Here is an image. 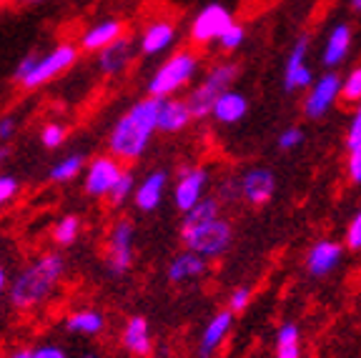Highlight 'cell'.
Listing matches in <instances>:
<instances>
[{"label": "cell", "mask_w": 361, "mask_h": 358, "mask_svg": "<svg viewBox=\"0 0 361 358\" xmlns=\"http://www.w3.org/2000/svg\"><path fill=\"white\" fill-rule=\"evenodd\" d=\"M161 101L164 98H143L138 101L128 113L118 118V123L113 125L108 146H111V156L118 161L133 163L146 153L151 146L153 130L158 128V111H161Z\"/></svg>", "instance_id": "6da1fadb"}, {"label": "cell", "mask_w": 361, "mask_h": 358, "mask_svg": "<svg viewBox=\"0 0 361 358\" xmlns=\"http://www.w3.org/2000/svg\"><path fill=\"white\" fill-rule=\"evenodd\" d=\"M63 273H66V261L58 253H45L38 261L18 273V278L11 283L8 298L16 308L20 311H33L40 303H45L53 296L56 285L61 283Z\"/></svg>", "instance_id": "7a4b0ae2"}, {"label": "cell", "mask_w": 361, "mask_h": 358, "mask_svg": "<svg viewBox=\"0 0 361 358\" xmlns=\"http://www.w3.org/2000/svg\"><path fill=\"white\" fill-rule=\"evenodd\" d=\"M180 241L186 251L209 258H221L233 243V228L226 218H214L198 226H186L180 228Z\"/></svg>", "instance_id": "3957f363"}, {"label": "cell", "mask_w": 361, "mask_h": 358, "mask_svg": "<svg viewBox=\"0 0 361 358\" xmlns=\"http://www.w3.org/2000/svg\"><path fill=\"white\" fill-rule=\"evenodd\" d=\"M236 75H238V66L233 61L219 63V66L211 68L209 73H206V78H203L186 98L193 118L211 116L216 101H219L226 90H231V83L236 80Z\"/></svg>", "instance_id": "277c9868"}, {"label": "cell", "mask_w": 361, "mask_h": 358, "mask_svg": "<svg viewBox=\"0 0 361 358\" xmlns=\"http://www.w3.org/2000/svg\"><path fill=\"white\" fill-rule=\"evenodd\" d=\"M198 73V56L191 51H180L173 58L164 63L153 73L151 83H148V95L153 98H169L176 90L191 83V78Z\"/></svg>", "instance_id": "5b68a950"}, {"label": "cell", "mask_w": 361, "mask_h": 358, "mask_svg": "<svg viewBox=\"0 0 361 358\" xmlns=\"http://www.w3.org/2000/svg\"><path fill=\"white\" fill-rule=\"evenodd\" d=\"M133 221L121 218L113 223L111 235H108L106 264L113 276H123L133 266Z\"/></svg>", "instance_id": "8992f818"}, {"label": "cell", "mask_w": 361, "mask_h": 358, "mask_svg": "<svg viewBox=\"0 0 361 358\" xmlns=\"http://www.w3.org/2000/svg\"><path fill=\"white\" fill-rule=\"evenodd\" d=\"M233 16L231 11L221 3H209L206 8L198 11V16L193 18L191 23V40L198 45L214 43V40H221V35L233 25Z\"/></svg>", "instance_id": "52a82bcc"}, {"label": "cell", "mask_w": 361, "mask_h": 358, "mask_svg": "<svg viewBox=\"0 0 361 358\" xmlns=\"http://www.w3.org/2000/svg\"><path fill=\"white\" fill-rule=\"evenodd\" d=\"M341 83L344 78L334 70L324 73L319 80H314V85L309 88V95L304 98V113L311 121H319L334 108V103L341 98Z\"/></svg>", "instance_id": "ba28073f"}, {"label": "cell", "mask_w": 361, "mask_h": 358, "mask_svg": "<svg viewBox=\"0 0 361 358\" xmlns=\"http://www.w3.org/2000/svg\"><path fill=\"white\" fill-rule=\"evenodd\" d=\"M75 58H78V53H75L73 45L63 43V45H58V48H53L51 53L40 56L38 66L33 68V73L23 80V88L35 90V88H40V85H45L48 80H53L56 75H61L63 70H68V68L73 66Z\"/></svg>", "instance_id": "9c48e42d"}, {"label": "cell", "mask_w": 361, "mask_h": 358, "mask_svg": "<svg viewBox=\"0 0 361 358\" xmlns=\"http://www.w3.org/2000/svg\"><path fill=\"white\" fill-rule=\"evenodd\" d=\"M206 188H209V171L201 166H186L180 168L178 180L173 188V203L180 213H188L193 206L206 198Z\"/></svg>", "instance_id": "30bf717a"}, {"label": "cell", "mask_w": 361, "mask_h": 358, "mask_svg": "<svg viewBox=\"0 0 361 358\" xmlns=\"http://www.w3.org/2000/svg\"><path fill=\"white\" fill-rule=\"evenodd\" d=\"M306 58H309V38L301 35L293 43L286 66H283V90L286 93H296V90H306L314 85V70H311Z\"/></svg>", "instance_id": "8fae6325"}, {"label": "cell", "mask_w": 361, "mask_h": 358, "mask_svg": "<svg viewBox=\"0 0 361 358\" xmlns=\"http://www.w3.org/2000/svg\"><path fill=\"white\" fill-rule=\"evenodd\" d=\"M276 193V175L271 168H251L241 175V198L248 206H266Z\"/></svg>", "instance_id": "7c38bea8"}, {"label": "cell", "mask_w": 361, "mask_h": 358, "mask_svg": "<svg viewBox=\"0 0 361 358\" xmlns=\"http://www.w3.org/2000/svg\"><path fill=\"white\" fill-rule=\"evenodd\" d=\"M121 173V161H116L113 156H103L96 158V161L88 166V173H85V190H88L90 196H108L113 190V185L118 183Z\"/></svg>", "instance_id": "4fadbf2b"}, {"label": "cell", "mask_w": 361, "mask_h": 358, "mask_svg": "<svg viewBox=\"0 0 361 358\" xmlns=\"http://www.w3.org/2000/svg\"><path fill=\"white\" fill-rule=\"evenodd\" d=\"M344 261V246L336 241H319L311 246V251L306 253V268L316 278H324V276L334 273V271L341 266Z\"/></svg>", "instance_id": "5bb4252c"}, {"label": "cell", "mask_w": 361, "mask_h": 358, "mask_svg": "<svg viewBox=\"0 0 361 358\" xmlns=\"http://www.w3.org/2000/svg\"><path fill=\"white\" fill-rule=\"evenodd\" d=\"M121 343L130 356L148 358L153 353V338H151V326L143 316H130L123 326L121 333Z\"/></svg>", "instance_id": "9a60e30c"}, {"label": "cell", "mask_w": 361, "mask_h": 358, "mask_svg": "<svg viewBox=\"0 0 361 358\" xmlns=\"http://www.w3.org/2000/svg\"><path fill=\"white\" fill-rule=\"evenodd\" d=\"M135 56V43L128 35H121L116 43H111L108 48H103L98 53V68L103 75H121L128 68V63Z\"/></svg>", "instance_id": "2e32d148"}, {"label": "cell", "mask_w": 361, "mask_h": 358, "mask_svg": "<svg viewBox=\"0 0 361 358\" xmlns=\"http://www.w3.org/2000/svg\"><path fill=\"white\" fill-rule=\"evenodd\" d=\"M351 40H354V30H351L349 23L334 25L326 43H324V53H322V63L329 70H334V68H338L346 61V56H349V51H351Z\"/></svg>", "instance_id": "e0dca14e"}, {"label": "cell", "mask_w": 361, "mask_h": 358, "mask_svg": "<svg viewBox=\"0 0 361 358\" xmlns=\"http://www.w3.org/2000/svg\"><path fill=\"white\" fill-rule=\"evenodd\" d=\"M166 185H169V173L166 171H151V173L143 178V183L135 188V208L143 213H151L161 206L166 193Z\"/></svg>", "instance_id": "ac0fdd59"}, {"label": "cell", "mask_w": 361, "mask_h": 358, "mask_svg": "<svg viewBox=\"0 0 361 358\" xmlns=\"http://www.w3.org/2000/svg\"><path fill=\"white\" fill-rule=\"evenodd\" d=\"M193 121V113L188 108V101L180 98H164L161 111H158V130L164 133H178Z\"/></svg>", "instance_id": "d6986e66"}, {"label": "cell", "mask_w": 361, "mask_h": 358, "mask_svg": "<svg viewBox=\"0 0 361 358\" xmlns=\"http://www.w3.org/2000/svg\"><path fill=\"white\" fill-rule=\"evenodd\" d=\"M231 326H233L231 311H221V314H216L214 319L209 321V326L203 328L201 341H198V353H201V358H211L219 351V346L224 343V338L228 336Z\"/></svg>", "instance_id": "ffe728a7"}, {"label": "cell", "mask_w": 361, "mask_h": 358, "mask_svg": "<svg viewBox=\"0 0 361 358\" xmlns=\"http://www.w3.org/2000/svg\"><path fill=\"white\" fill-rule=\"evenodd\" d=\"M209 271V261L203 256H196V253L186 251V253H178L169 264V276L171 283H188V280H196L201 278L203 273Z\"/></svg>", "instance_id": "44dd1931"}, {"label": "cell", "mask_w": 361, "mask_h": 358, "mask_svg": "<svg viewBox=\"0 0 361 358\" xmlns=\"http://www.w3.org/2000/svg\"><path fill=\"white\" fill-rule=\"evenodd\" d=\"M176 40V25L171 20H156L151 23L141 35V53L143 56H158L169 51Z\"/></svg>", "instance_id": "7402d4cb"}, {"label": "cell", "mask_w": 361, "mask_h": 358, "mask_svg": "<svg viewBox=\"0 0 361 358\" xmlns=\"http://www.w3.org/2000/svg\"><path fill=\"white\" fill-rule=\"evenodd\" d=\"M246 113H248V98L246 95L238 93V90H226L219 101H216L211 116H214V121H219V123L233 125V123H238V121H243Z\"/></svg>", "instance_id": "603a6c76"}, {"label": "cell", "mask_w": 361, "mask_h": 358, "mask_svg": "<svg viewBox=\"0 0 361 358\" xmlns=\"http://www.w3.org/2000/svg\"><path fill=\"white\" fill-rule=\"evenodd\" d=\"M121 35H123V23L103 20V23H98V25H93V28L83 35L80 45H83V51H103V48H108L111 43H116Z\"/></svg>", "instance_id": "cb8c5ba5"}, {"label": "cell", "mask_w": 361, "mask_h": 358, "mask_svg": "<svg viewBox=\"0 0 361 358\" xmlns=\"http://www.w3.org/2000/svg\"><path fill=\"white\" fill-rule=\"evenodd\" d=\"M66 328L71 333H83V336H98L103 328H106V319H103L101 311H93V308H83V311H73V314L66 319Z\"/></svg>", "instance_id": "d4e9b609"}, {"label": "cell", "mask_w": 361, "mask_h": 358, "mask_svg": "<svg viewBox=\"0 0 361 358\" xmlns=\"http://www.w3.org/2000/svg\"><path fill=\"white\" fill-rule=\"evenodd\" d=\"M276 358H301V333L291 321H286L276 333Z\"/></svg>", "instance_id": "484cf974"}, {"label": "cell", "mask_w": 361, "mask_h": 358, "mask_svg": "<svg viewBox=\"0 0 361 358\" xmlns=\"http://www.w3.org/2000/svg\"><path fill=\"white\" fill-rule=\"evenodd\" d=\"M214 218H221V201L214 196H206L198 206H193L191 211L186 213V218L180 221V228L206 223V221H214Z\"/></svg>", "instance_id": "4316f807"}, {"label": "cell", "mask_w": 361, "mask_h": 358, "mask_svg": "<svg viewBox=\"0 0 361 358\" xmlns=\"http://www.w3.org/2000/svg\"><path fill=\"white\" fill-rule=\"evenodd\" d=\"M80 168H83V156L80 153H71V156H66L61 163H56L51 168V180L68 183V180H73L80 173Z\"/></svg>", "instance_id": "83f0119b"}, {"label": "cell", "mask_w": 361, "mask_h": 358, "mask_svg": "<svg viewBox=\"0 0 361 358\" xmlns=\"http://www.w3.org/2000/svg\"><path fill=\"white\" fill-rule=\"evenodd\" d=\"M78 230H80L78 216H66V218L58 221L56 228H53V241H56L58 246H71V243H75V238H78Z\"/></svg>", "instance_id": "f1b7e54d"}, {"label": "cell", "mask_w": 361, "mask_h": 358, "mask_svg": "<svg viewBox=\"0 0 361 358\" xmlns=\"http://www.w3.org/2000/svg\"><path fill=\"white\" fill-rule=\"evenodd\" d=\"M130 196H135V180H133V173H130V171H123L118 183L113 185V190L108 193V201H111L113 206H121V203H126Z\"/></svg>", "instance_id": "f546056e"}, {"label": "cell", "mask_w": 361, "mask_h": 358, "mask_svg": "<svg viewBox=\"0 0 361 358\" xmlns=\"http://www.w3.org/2000/svg\"><path fill=\"white\" fill-rule=\"evenodd\" d=\"M341 98L346 103H361V66L351 68L349 73L344 75V83H341Z\"/></svg>", "instance_id": "4dcf8cb0"}, {"label": "cell", "mask_w": 361, "mask_h": 358, "mask_svg": "<svg viewBox=\"0 0 361 358\" xmlns=\"http://www.w3.org/2000/svg\"><path fill=\"white\" fill-rule=\"evenodd\" d=\"M243 40H246V28H243L241 23H233L231 28H228L224 35H221L219 45L224 48L226 53H231V51H238V48H241Z\"/></svg>", "instance_id": "1f68e13d"}, {"label": "cell", "mask_w": 361, "mask_h": 358, "mask_svg": "<svg viewBox=\"0 0 361 358\" xmlns=\"http://www.w3.org/2000/svg\"><path fill=\"white\" fill-rule=\"evenodd\" d=\"M301 143H304V130L299 128V125H291V128L281 130L279 133V140H276V146L279 151H293V148H299Z\"/></svg>", "instance_id": "d6a6232c"}, {"label": "cell", "mask_w": 361, "mask_h": 358, "mask_svg": "<svg viewBox=\"0 0 361 358\" xmlns=\"http://www.w3.org/2000/svg\"><path fill=\"white\" fill-rule=\"evenodd\" d=\"M251 288L248 285H238V288H233L231 296H228V311L231 314H241V311H246V306L251 303Z\"/></svg>", "instance_id": "836d02e7"}, {"label": "cell", "mask_w": 361, "mask_h": 358, "mask_svg": "<svg viewBox=\"0 0 361 358\" xmlns=\"http://www.w3.org/2000/svg\"><path fill=\"white\" fill-rule=\"evenodd\" d=\"M344 246L349 248V251H361V208L356 211V216L351 218L349 228H346Z\"/></svg>", "instance_id": "e575fe53"}, {"label": "cell", "mask_w": 361, "mask_h": 358, "mask_svg": "<svg viewBox=\"0 0 361 358\" xmlns=\"http://www.w3.org/2000/svg\"><path fill=\"white\" fill-rule=\"evenodd\" d=\"M361 146V103L356 106L354 116H351V123H349V130H346V148L354 151V148Z\"/></svg>", "instance_id": "d590c367"}, {"label": "cell", "mask_w": 361, "mask_h": 358, "mask_svg": "<svg viewBox=\"0 0 361 358\" xmlns=\"http://www.w3.org/2000/svg\"><path fill=\"white\" fill-rule=\"evenodd\" d=\"M63 138H66V128L58 125V123L45 125L43 133H40V140H43L45 148H58L63 143Z\"/></svg>", "instance_id": "8d00e7d4"}, {"label": "cell", "mask_w": 361, "mask_h": 358, "mask_svg": "<svg viewBox=\"0 0 361 358\" xmlns=\"http://www.w3.org/2000/svg\"><path fill=\"white\" fill-rule=\"evenodd\" d=\"M241 196V178H226L219 185V201H238Z\"/></svg>", "instance_id": "74e56055"}, {"label": "cell", "mask_w": 361, "mask_h": 358, "mask_svg": "<svg viewBox=\"0 0 361 358\" xmlns=\"http://www.w3.org/2000/svg\"><path fill=\"white\" fill-rule=\"evenodd\" d=\"M346 173H349L351 183L361 185V146L349 151V161H346Z\"/></svg>", "instance_id": "f35d334b"}, {"label": "cell", "mask_w": 361, "mask_h": 358, "mask_svg": "<svg viewBox=\"0 0 361 358\" xmlns=\"http://www.w3.org/2000/svg\"><path fill=\"white\" fill-rule=\"evenodd\" d=\"M38 61H40L38 53H35V51H33V53H28V56H25L20 63H18L16 73H13V75H16V80H20V83H23V80H25L30 73H33V68L38 66Z\"/></svg>", "instance_id": "ab89813d"}, {"label": "cell", "mask_w": 361, "mask_h": 358, "mask_svg": "<svg viewBox=\"0 0 361 358\" xmlns=\"http://www.w3.org/2000/svg\"><path fill=\"white\" fill-rule=\"evenodd\" d=\"M18 193V180L13 175H0V206L8 203Z\"/></svg>", "instance_id": "60d3db41"}, {"label": "cell", "mask_w": 361, "mask_h": 358, "mask_svg": "<svg viewBox=\"0 0 361 358\" xmlns=\"http://www.w3.org/2000/svg\"><path fill=\"white\" fill-rule=\"evenodd\" d=\"M35 358H68L66 351L61 346H53V343H45V346L33 348Z\"/></svg>", "instance_id": "b9f144b4"}, {"label": "cell", "mask_w": 361, "mask_h": 358, "mask_svg": "<svg viewBox=\"0 0 361 358\" xmlns=\"http://www.w3.org/2000/svg\"><path fill=\"white\" fill-rule=\"evenodd\" d=\"M16 128H18V123H16V118H13V116L0 118V138H3V140L11 138V135L16 133Z\"/></svg>", "instance_id": "7bdbcfd3"}, {"label": "cell", "mask_w": 361, "mask_h": 358, "mask_svg": "<svg viewBox=\"0 0 361 358\" xmlns=\"http://www.w3.org/2000/svg\"><path fill=\"white\" fill-rule=\"evenodd\" d=\"M8 358H35L33 348H16V351L8 353Z\"/></svg>", "instance_id": "ee69618b"}, {"label": "cell", "mask_w": 361, "mask_h": 358, "mask_svg": "<svg viewBox=\"0 0 361 358\" xmlns=\"http://www.w3.org/2000/svg\"><path fill=\"white\" fill-rule=\"evenodd\" d=\"M6 285H8V273H6V268H3V264H0V296L6 291Z\"/></svg>", "instance_id": "f6af8a7d"}, {"label": "cell", "mask_w": 361, "mask_h": 358, "mask_svg": "<svg viewBox=\"0 0 361 358\" xmlns=\"http://www.w3.org/2000/svg\"><path fill=\"white\" fill-rule=\"evenodd\" d=\"M351 6H354V11L361 13V0H351Z\"/></svg>", "instance_id": "bcb514c9"}, {"label": "cell", "mask_w": 361, "mask_h": 358, "mask_svg": "<svg viewBox=\"0 0 361 358\" xmlns=\"http://www.w3.org/2000/svg\"><path fill=\"white\" fill-rule=\"evenodd\" d=\"M6 156H8V148H0V161H3Z\"/></svg>", "instance_id": "7dc6e473"}, {"label": "cell", "mask_w": 361, "mask_h": 358, "mask_svg": "<svg viewBox=\"0 0 361 358\" xmlns=\"http://www.w3.org/2000/svg\"><path fill=\"white\" fill-rule=\"evenodd\" d=\"M83 358H98V356H96V353H85Z\"/></svg>", "instance_id": "c3c4849f"}, {"label": "cell", "mask_w": 361, "mask_h": 358, "mask_svg": "<svg viewBox=\"0 0 361 358\" xmlns=\"http://www.w3.org/2000/svg\"><path fill=\"white\" fill-rule=\"evenodd\" d=\"M25 3H38V0H25Z\"/></svg>", "instance_id": "681fc988"}, {"label": "cell", "mask_w": 361, "mask_h": 358, "mask_svg": "<svg viewBox=\"0 0 361 358\" xmlns=\"http://www.w3.org/2000/svg\"><path fill=\"white\" fill-rule=\"evenodd\" d=\"M0 3H3V0H0Z\"/></svg>", "instance_id": "f907efd6"}]
</instances>
